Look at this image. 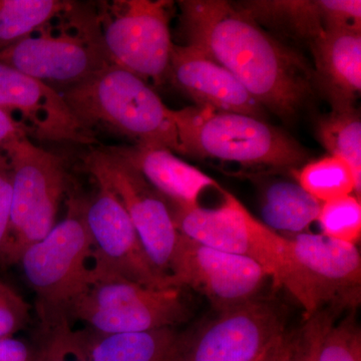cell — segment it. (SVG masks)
<instances>
[{"label":"cell","instance_id":"277c9868","mask_svg":"<svg viewBox=\"0 0 361 361\" xmlns=\"http://www.w3.org/2000/svg\"><path fill=\"white\" fill-rule=\"evenodd\" d=\"M39 32L0 51V63L63 94L111 66L97 11L73 4Z\"/></svg>","mask_w":361,"mask_h":361},{"label":"cell","instance_id":"7402d4cb","mask_svg":"<svg viewBox=\"0 0 361 361\" xmlns=\"http://www.w3.org/2000/svg\"><path fill=\"white\" fill-rule=\"evenodd\" d=\"M317 137L330 156L343 159L355 177V196L361 195V121L353 104L332 106L318 120Z\"/></svg>","mask_w":361,"mask_h":361},{"label":"cell","instance_id":"ba28073f","mask_svg":"<svg viewBox=\"0 0 361 361\" xmlns=\"http://www.w3.org/2000/svg\"><path fill=\"white\" fill-rule=\"evenodd\" d=\"M172 6L167 0L103 2L97 16L111 65L149 85L165 84L174 45L170 30Z\"/></svg>","mask_w":361,"mask_h":361},{"label":"cell","instance_id":"d4e9b609","mask_svg":"<svg viewBox=\"0 0 361 361\" xmlns=\"http://www.w3.org/2000/svg\"><path fill=\"white\" fill-rule=\"evenodd\" d=\"M35 361H90L80 331L71 327L66 315L42 320Z\"/></svg>","mask_w":361,"mask_h":361},{"label":"cell","instance_id":"4dcf8cb0","mask_svg":"<svg viewBox=\"0 0 361 361\" xmlns=\"http://www.w3.org/2000/svg\"><path fill=\"white\" fill-rule=\"evenodd\" d=\"M23 137H28L23 123L16 116L0 108V153L7 149Z\"/></svg>","mask_w":361,"mask_h":361},{"label":"cell","instance_id":"1f68e13d","mask_svg":"<svg viewBox=\"0 0 361 361\" xmlns=\"http://www.w3.org/2000/svg\"><path fill=\"white\" fill-rule=\"evenodd\" d=\"M0 361H35V351L13 336L0 338Z\"/></svg>","mask_w":361,"mask_h":361},{"label":"cell","instance_id":"2e32d148","mask_svg":"<svg viewBox=\"0 0 361 361\" xmlns=\"http://www.w3.org/2000/svg\"><path fill=\"white\" fill-rule=\"evenodd\" d=\"M234 6L262 27L308 47L330 30L361 32L360 0H249Z\"/></svg>","mask_w":361,"mask_h":361},{"label":"cell","instance_id":"cb8c5ba5","mask_svg":"<svg viewBox=\"0 0 361 361\" xmlns=\"http://www.w3.org/2000/svg\"><path fill=\"white\" fill-rule=\"evenodd\" d=\"M294 173L298 184L320 203L348 196L355 190L353 170L338 157L310 161Z\"/></svg>","mask_w":361,"mask_h":361},{"label":"cell","instance_id":"83f0119b","mask_svg":"<svg viewBox=\"0 0 361 361\" xmlns=\"http://www.w3.org/2000/svg\"><path fill=\"white\" fill-rule=\"evenodd\" d=\"M30 305L11 286L0 281V338L13 336L30 322Z\"/></svg>","mask_w":361,"mask_h":361},{"label":"cell","instance_id":"f1b7e54d","mask_svg":"<svg viewBox=\"0 0 361 361\" xmlns=\"http://www.w3.org/2000/svg\"><path fill=\"white\" fill-rule=\"evenodd\" d=\"M329 318L325 313L317 312L310 318V322L301 330V334L287 336L279 361H314L318 338Z\"/></svg>","mask_w":361,"mask_h":361},{"label":"cell","instance_id":"e0dca14e","mask_svg":"<svg viewBox=\"0 0 361 361\" xmlns=\"http://www.w3.org/2000/svg\"><path fill=\"white\" fill-rule=\"evenodd\" d=\"M169 80L196 106L263 118L264 110L231 73L191 45H173Z\"/></svg>","mask_w":361,"mask_h":361},{"label":"cell","instance_id":"52a82bcc","mask_svg":"<svg viewBox=\"0 0 361 361\" xmlns=\"http://www.w3.org/2000/svg\"><path fill=\"white\" fill-rule=\"evenodd\" d=\"M4 155L13 171V205L8 243L1 267L18 264L23 252L56 224L66 192L65 161L23 137Z\"/></svg>","mask_w":361,"mask_h":361},{"label":"cell","instance_id":"484cf974","mask_svg":"<svg viewBox=\"0 0 361 361\" xmlns=\"http://www.w3.org/2000/svg\"><path fill=\"white\" fill-rule=\"evenodd\" d=\"M317 222L324 236L356 245L361 237L360 199L348 195L322 203Z\"/></svg>","mask_w":361,"mask_h":361},{"label":"cell","instance_id":"8fae6325","mask_svg":"<svg viewBox=\"0 0 361 361\" xmlns=\"http://www.w3.org/2000/svg\"><path fill=\"white\" fill-rule=\"evenodd\" d=\"M85 167L97 183L106 185L127 211L154 266L169 276L179 238L169 202L127 161L110 148L90 151Z\"/></svg>","mask_w":361,"mask_h":361},{"label":"cell","instance_id":"44dd1931","mask_svg":"<svg viewBox=\"0 0 361 361\" xmlns=\"http://www.w3.org/2000/svg\"><path fill=\"white\" fill-rule=\"evenodd\" d=\"M322 205L298 183L276 180L263 191L262 223L275 232L301 234L317 221Z\"/></svg>","mask_w":361,"mask_h":361},{"label":"cell","instance_id":"9a60e30c","mask_svg":"<svg viewBox=\"0 0 361 361\" xmlns=\"http://www.w3.org/2000/svg\"><path fill=\"white\" fill-rule=\"evenodd\" d=\"M0 108L23 123L28 137L44 142L92 145L96 137L84 129L61 92L0 63Z\"/></svg>","mask_w":361,"mask_h":361},{"label":"cell","instance_id":"7c38bea8","mask_svg":"<svg viewBox=\"0 0 361 361\" xmlns=\"http://www.w3.org/2000/svg\"><path fill=\"white\" fill-rule=\"evenodd\" d=\"M269 277L258 263L179 234L169 267L171 286L200 292L222 311L253 300Z\"/></svg>","mask_w":361,"mask_h":361},{"label":"cell","instance_id":"ffe728a7","mask_svg":"<svg viewBox=\"0 0 361 361\" xmlns=\"http://www.w3.org/2000/svg\"><path fill=\"white\" fill-rule=\"evenodd\" d=\"M90 361H176L183 336L173 327L137 334L80 331Z\"/></svg>","mask_w":361,"mask_h":361},{"label":"cell","instance_id":"d6a6232c","mask_svg":"<svg viewBox=\"0 0 361 361\" xmlns=\"http://www.w3.org/2000/svg\"><path fill=\"white\" fill-rule=\"evenodd\" d=\"M287 336H284L279 339L276 343L273 344L269 348L266 349L257 360L255 361H279L283 353L285 343H286Z\"/></svg>","mask_w":361,"mask_h":361},{"label":"cell","instance_id":"6da1fadb","mask_svg":"<svg viewBox=\"0 0 361 361\" xmlns=\"http://www.w3.org/2000/svg\"><path fill=\"white\" fill-rule=\"evenodd\" d=\"M180 30L196 47L231 73L262 108L293 121L317 90L302 54L272 37L224 0L179 1Z\"/></svg>","mask_w":361,"mask_h":361},{"label":"cell","instance_id":"ac0fdd59","mask_svg":"<svg viewBox=\"0 0 361 361\" xmlns=\"http://www.w3.org/2000/svg\"><path fill=\"white\" fill-rule=\"evenodd\" d=\"M111 151L137 171L170 204L192 208L208 188H222L199 169L189 165L167 149L155 147H113Z\"/></svg>","mask_w":361,"mask_h":361},{"label":"cell","instance_id":"5bb4252c","mask_svg":"<svg viewBox=\"0 0 361 361\" xmlns=\"http://www.w3.org/2000/svg\"><path fill=\"white\" fill-rule=\"evenodd\" d=\"M85 219L96 247V264L130 281L156 289L174 288L149 258L127 211L106 185L97 183Z\"/></svg>","mask_w":361,"mask_h":361},{"label":"cell","instance_id":"7a4b0ae2","mask_svg":"<svg viewBox=\"0 0 361 361\" xmlns=\"http://www.w3.org/2000/svg\"><path fill=\"white\" fill-rule=\"evenodd\" d=\"M80 125L90 134L110 130L135 146L180 154L173 110L152 85L116 66H109L63 94Z\"/></svg>","mask_w":361,"mask_h":361},{"label":"cell","instance_id":"d6986e66","mask_svg":"<svg viewBox=\"0 0 361 361\" xmlns=\"http://www.w3.org/2000/svg\"><path fill=\"white\" fill-rule=\"evenodd\" d=\"M317 89L332 106L353 104L361 90V32L330 30L310 45Z\"/></svg>","mask_w":361,"mask_h":361},{"label":"cell","instance_id":"4fadbf2b","mask_svg":"<svg viewBox=\"0 0 361 361\" xmlns=\"http://www.w3.org/2000/svg\"><path fill=\"white\" fill-rule=\"evenodd\" d=\"M284 336L277 311L251 300L222 311L189 339L183 336L176 361H255Z\"/></svg>","mask_w":361,"mask_h":361},{"label":"cell","instance_id":"3957f363","mask_svg":"<svg viewBox=\"0 0 361 361\" xmlns=\"http://www.w3.org/2000/svg\"><path fill=\"white\" fill-rule=\"evenodd\" d=\"M180 155L274 169L300 167L307 153L262 118L208 106L173 110Z\"/></svg>","mask_w":361,"mask_h":361},{"label":"cell","instance_id":"30bf717a","mask_svg":"<svg viewBox=\"0 0 361 361\" xmlns=\"http://www.w3.org/2000/svg\"><path fill=\"white\" fill-rule=\"evenodd\" d=\"M218 208L170 205L179 234L216 250L258 263L279 286L286 267L287 238L256 219L231 193L222 189Z\"/></svg>","mask_w":361,"mask_h":361},{"label":"cell","instance_id":"8992f818","mask_svg":"<svg viewBox=\"0 0 361 361\" xmlns=\"http://www.w3.org/2000/svg\"><path fill=\"white\" fill-rule=\"evenodd\" d=\"M187 312L180 288H151L94 265L90 284L71 304L68 317L108 336L173 327L186 319Z\"/></svg>","mask_w":361,"mask_h":361},{"label":"cell","instance_id":"9c48e42d","mask_svg":"<svg viewBox=\"0 0 361 361\" xmlns=\"http://www.w3.org/2000/svg\"><path fill=\"white\" fill-rule=\"evenodd\" d=\"M286 256L279 286L300 303L308 319L325 304L355 307L360 303L361 257L356 245L301 233L287 238Z\"/></svg>","mask_w":361,"mask_h":361},{"label":"cell","instance_id":"f546056e","mask_svg":"<svg viewBox=\"0 0 361 361\" xmlns=\"http://www.w3.org/2000/svg\"><path fill=\"white\" fill-rule=\"evenodd\" d=\"M11 205H13V171L7 156L0 153V265L4 260L7 243H8Z\"/></svg>","mask_w":361,"mask_h":361},{"label":"cell","instance_id":"4316f807","mask_svg":"<svg viewBox=\"0 0 361 361\" xmlns=\"http://www.w3.org/2000/svg\"><path fill=\"white\" fill-rule=\"evenodd\" d=\"M314 361H361V334L355 318L334 325L329 318L320 332Z\"/></svg>","mask_w":361,"mask_h":361},{"label":"cell","instance_id":"603a6c76","mask_svg":"<svg viewBox=\"0 0 361 361\" xmlns=\"http://www.w3.org/2000/svg\"><path fill=\"white\" fill-rule=\"evenodd\" d=\"M73 4L66 0H0V51L39 32Z\"/></svg>","mask_w":361,"mask_h":361},{"label":"cell","instance_id":"5b68a950","mask_svg":"<svg viewBox=\"0 0 361 361\" xmlns=\"http://www.w3.org/2000/svg\"><path fill=\"white\" fill-rule=\"evenodd\" d=\"M87 200L71 198L65 219L28 247L18 261L37 295L40 320L68 316L87 289L96 265V247L85 219Z\"/></svg>","mask_w":361,"mask_h":361}]
</instances>
